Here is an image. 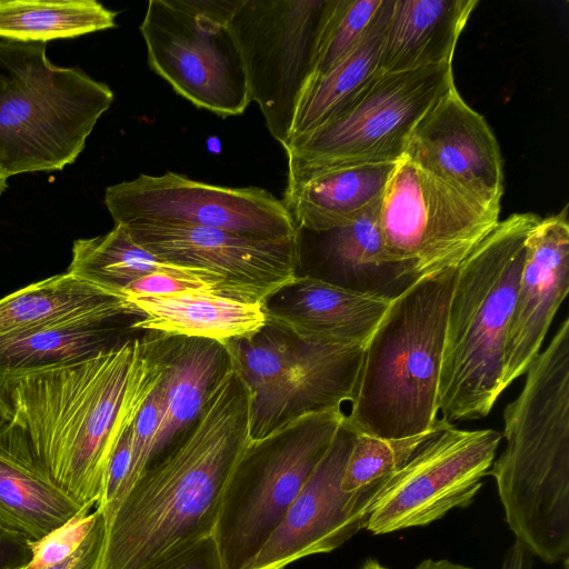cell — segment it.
I'll return each mask as SVG.
<instances>
[{"mask_svg":"<svg viewBox=\"0 0 569 569\" xmlns=\"http://www.w3.org/2000/svg\"><path fill=\"white\" fill-rule=\"evenodd\" d=\"M171 339L130 336L86 360L0 380L10 420L82 507L98 503L121 437L162 381Z\"/></svg>","mask_w":569,"mask_h":569,"instance_id":"obj_1","label":"cell"},{"mask_svg":"<svg viewBox=\"0 0 569 569\" xmlns=\"http://www.w3.org/2000/svg\"><path fill=\"white\" fill-rule=\"evenodd\" d=\"M248 442V393L229 363L194 421L118 501L96 569H148L213 536L227 482Z\"/></svg>","mask_w":569,"mask_h":569,"instance_id":"obj_2","label":"cell"},{"mask_svg":"<svg viewBox=\"0 0 569 569\" xmlns=\"http://www.w3.org/2000/svg\"><path fill=\"white\" fill-rule=\"evenodd\" d=\"M526 373L505 408L506 447L488 473L516 540L555 563L569 555V318Z\"/></svg>","mask_w":569,"mask_h":569,"instance_id":"obj_3","label":"cell"},{"mask_svg":"<svg viewBox=\"0 0 569 569\" xmlns=\"http://www.w3.org/2000/svg\"><path fill=\"white\" fill-rule=\"evenodd\" d=\"M540 219L528 212L499 221L457 267L438 390V410L450 423L485 418L502 392L526 243Z\"/></svg>","mask_w":569,"mask_h":569,"instance_id":"obj_4","label":"cell"},{"mask_svg":"<svg viewBox=\"0 0 569 569\" xmlns=\"http://www.w3.org/2000/svg\"><path fill=\"white\" fill-rule=\"evenodd\" d=\"M457 268L422 277L392 300L365 346L348 421L380 438H405L438 420V390Z\"/></svg>","mask_w":569,"mask_h":569,"instance_id":"obj_5","label":"cell"},{"mask_svg":"<svg viewBox=\"0 0 569 569\" xmlns=\"http://www.w3.org/2000/svg\"><path fill=\"white\" fill-rule=\"evenodd\" d=\"M0 171L62 170L82 152L113 92L78 68L54 66L40 42L0 41Z\"/></svg>","mask_w":569,"mask_h":569,"instance_id":"obj_6","label":"cell"},{"mask_svg":"<svg viewBox=\"0 0 569 569\" xmlns=\"http://www.w3.org/2000/svg\"><path fill=\"white\" fill-rule=\"evenodd\" d=\"M342 410L299 418L248 442L227 482L213 531L224 569H246L327 453Z\"/></svg>","mask_w":569,"mask_h":569,"instance_id":"obj_7","label":"cell"},{"mask_svg":"<svg viewBox=\"0 0 569 569\" xmlns=\"http://www.w3.org/2000/svg\"><path fill=\"white\" fill-rule=\"evenodd\" d=\"M237 0H150L140 24L150 68L194 104L220 117L251 102L229 30Z\"/></svg>","mask_w":569,"mask_h":569,"instance_id":"obj_8","label":"cell"},{"mask_svg":"<svg viewBox=\"0 0 569 569\" xmlns=\"http://www.w3.org/2000/svg\"><path fill=\"white\" fill-rule=\"evenodd\" d=\"M453 87L452 63L380 72L329 121L284 147L287 172L399 161L416 124Z\"/></svg>","mask_w":569,"mask_h":569,"instance_id":"obj_9","label":"cell"},{"mask_svg":"<svg viewBox=\"0 0 569 569\" xmlns=\"http://www.w3.org/2000/svg\"><path fill=\"white\" fill-rule=\"evenodd\" d=\"M499 213L402 157L380 200L378 221L391 254L422 278L457 268L497 227Z\"/></svg>","mask_w":569,"mask_h":569,"instance_id":"obj_10","label":"cell"},{"mask_svg":"<svg viewBox=\"0 0 569 569\" xmlns=\"http://www.w3.org/2000/svg\"><path fill=\"white\" fill-rule=\"evenodd\" d=\"M327 0H237L228 27L239 48L250 100L283 147L312 76Z\"/></svg>","mask_w":569,"mask_h":569,"instance_id":"obj_11","label":"cell"},{"mask_svg":"<svg viewBox=\"0 0 569 569\" xmlns=\"http://www.w3.org/2000/svg\"><path fill=\"white\" fill-rule=\"evenodd\" d=\"M104 204L114 224L173 223L261 239L295 237L282 200L259 187H223L166 172L109 186Z\"/></svg>","mask_w":569,"mask_h":569,"instance_id":"obj_12","label":"cell"},{"mask_svg":"<svg viewBox=\"0 0 569 569\" xmlns=\"http://www.w3.org/2000/svg\"><path fill=\"white\" fill-rule=\"evenodd\" d=\"M502 435L448 423L385 482L366 529L385 535L420 527L468 506L495 461Z\"/></svg>","mask_w":569,"mask_h":569,"instance_id":"obj_13","label":"cell"},{"mask_svg":"<svg viewBox=\"0 0 569 569\" xmlns=\"http://www.w3.org/2000/svg\"><path fill=\"white\" fill-rule=\"evenodd\" d=\"M122 227L159 260L220 278L228 298L264 303L300 274L297 234L261 239L189 224L140 222Z\"/></svg>","mask_w":569,"mask_h":569,"instance_id":"obj_14","label":"cell"},{"mask_svg":"<svg viewBox=\"0 0 569 569\" xmlns=\"http://www.w3.org/2000/svg\"><path fill=\"white\" fill-rule=\"evenodd\" d=\"M357 433L346 415L327 453L246 569H283L303 557L330 552L366 528L389 478L356 491L342 489Z\"/></svg>","mask_w":569,"mask_h":569,"instance_id":"obj_15","label":"cell"},{"mask_svg":"<svg viewBox=\"0 0 569 569\" xmlns=\"http://www.w3.org/2000/svg\"><path fill=\"white\" fill-rule=\"evenodd\" d=\"M479 204L500 211L502 157L485 120L456 87L419 120L402 156Z\"/></svg>","mask_w":569,"mask_h":569,"instance_id":"obj_16","label":"cell"},{"mask_svg":"<svg viewBox=\"0 0 569 569\" xmlns=\"http://www.w3.org/2000/svg\"><path fill=\"white\" fill-rule=\"evenodd\" d=\"M569 289L568 208L540 219L526 243V258L509 322L502 391L539 355L550 323Z\"/></svg>","mask_w":569,"mask_h":569,"instance_id":"obj_17","label":"cell"},{"mask_svg":"<svg viewBox=\"0 0 569 569\" xmlns=\"http://www.w3.org/2000/svg\"><path fill=\"white\" fill-rule=\"evenodd\" d=\"M379 204L347 226L297 229L300 271L305 270L300 274L388 301L418 281L416 269L388 250L378 221Z\"/></svg>","mask_w":569,"mask_h":569,"instance_id":"obj_18","label":"cell"},{"mask_svg":"<svg viewBox=\"0 0 569 569\" xmlns=\"http://www.w3.org/2000/svg\"><path fill=\"white\" fill-rule=\"evenodd\" d=\"M391 301L299 274L267 299V322L299 340L365 347Z\"/></svg>","mask_w":569,"mask_h":569,"instance_id":"obj_19","label":"cell"},{"mask_svg":"<svg viewBox=\"0 0 569 569\" xmlns=\"http://www.w3.org/2000/svg\"><path fill=\"white\" fill-rule=\"evenodd\" d=\"M397 162L287 172L282 202L297 229L323 231L350 224L379 204Z\"/></svg>","mask_w":569,"mask_h":569,"instance_id":"obj_20","label":"cell"},{"mask_svg":"<svg viewBox=\"0 0 569 569\" xmlns=\"http://www.w3.org/2000/svg\"><path fill=\"white\" fill-rule=\"evenodd\" d=\"M83 508L52 480L9 418L0 427V523L34 541Z\"/></svg>","mask_w":569,"mask_h":569,"instance_id":"obj_21","label":"cell"},{"mask_svg":"<svg viewBox=\"0 0 569 569\" xmlns=\"http://www.w3.org/2000/svg\"><path fill=\"white\" fill-rule=\"evenodd\" d=\"M477 6L478 0H392L379 71L452 63L457 41Z\"/></svg>","mask_w":569,"mask_h":569,"instance_id":"obj_22","label":"cell"},{"mask_svg":"<svg viewBox=\"0 0 569 569\" xmlns=\"http://www.w3.org/2000/svg\"><path fill=\"white\" fill-rule=\"evenodd\" d=\"M138 316L131 330L166 336L201 338L226 343L263 328V303L246 302L221 295L192 292L172 296L126 298Z\"/></svg>","mask_w":569,"mask_h":569,"instance_id":"obj_23","label":"cell"},{"mask_svg":"<svg viewBox=\"0 0 569 569\" xmlns=\"http://www.w3.org/2000/svg\"><path fill=\"white\" fill-rule=\"evenodd\" d=\"M293 351L270 433L299 418L341 410L343 402H351L365 347L319 345L293 337Z\"/></svg>","mask_w":569,"mask_h":569,"instance_id":"obj_24","label":"cell"},{"mask_svg":"<svg viewBox=\"0 0 569 569\" xmlns=\"http://www.w3.org/2000/svg\"><path fill=\"white\" fill-rule=\"evenodd\" d=\"M132 316H91L0 338V380L91 358L130 337Z\"/></svg>","mask_w":569,"mask_h":569,"instance_id":"obj_25","label":"cell"},{"mask_svg":"<svg viewBox=\"0 0 569 569\" xmlns=\"http://www.w3.org/2000/svg\"><path fill=\"white\" fill-rule=\"evenodd\" d=\"M229 363L226 347L218 341L172 336L166 372L159 385L163 415L148 465L194 421L211 387Z\"/></svg>","mask_w":569,"mask_h":569,"instance_id":"obj_26","label":"cell"},{"mask_svg":"<svg viewBox=\"0 0 569 569\" xmlns=\"http://www.w3.org/2000/svg\"><path fill=\"white\" fill-rule=\"evenodd\" d=\"M91 316L137 317L138 313L124 299L66 272L0 299V338Z\"/></svg>","mask_w":569,"mask_h":569,"instance_id":"obj_27","label":"cell"},{"mask_svg":"<svg viewBox=\"0 0 569 569\" xmlns=\"http://www.w3.org/2000/svg\"><path fill=\"white\" fill-rule=\"evenodd\" d=\"M392 0L383 1L370 29L348 56L306 83L283 148L329 121L380 73V48Z\"/></svg>","mask_w":569,"mask_h":569,"instance_id":"obj_28","label":"cell"},{"mask_svg":"<svg viewBox=\"0 0 569 569\" xmlns=\"http://www.w3.org/2000/svg\"><path fill=\"white\" fill-rule=\"evenodd\" d=\"M67 272L121 299L130 283L152 272L203 280L217 286L221 295L227 297L220 278L202 269L159 260L137 244L119 224L104 234L76 240Z\"/></svg>","mask_w":569,"mask_h":569,"instance_id":"obj_29","label":"cell"},{"mask_svg":"<svg viewBox=\"0 0 569 569\" xmlns=\"http://www.w3.org/2000/svg\"><path fill=\"white\" fill-rule=\"evenodd\" d=\"M230 365L248 393V438L267 437L289 370L293 363V337L267 322L256 333L223 343Z\"/></svg>","mask_w":569,"mask_h":569,"instance_id":"obj_30","label":"cell"},{"mask_svg":"<svg viewBox=\"0 0 569 569\" xmlns=\"http://www.w3.org/2000/svg\"><path fill=\"white\" fill-rule=\"evenodd\" d=\"M116 17L94 0H0V38L46 43L114 28Z\"/></svg>","mask_w":569,"mask_h":569,"instance_id":"obj_31","label":"cell"},{"mask_svg":"<svg viewBox=\"0 0 569 569\" xmlns=\"http://www.w3.org/2000/svg\"><path fill=\"white\" fill-rule=\"evenodd\" d=\"M448 423L450 422L438 418L431 429L397 439L380 438L357 430L358 433L345 468L342 489L356 491L388 479Z\"/></svg>","mask_w":569,"mask_h":569,"instance_id":"obj_32","label":"cell"},{"mask_svg":"<svg viewBox=\"0 0 569 569\" xmlns=\"http://www.w3.org/2000/svg\"><path fill=\"white\" fill-rule=\"evenodd\" d=\"M383 1L327 0L310 79L325 74L358 46L380 12Z\"/></svg>","mask_w":569,"mask_h":569,"instance_id":"obj_33","label":"cell"},{"mask_svg":"<svg viewBox=\"0 0 569 569\" xmlns=\"http://www.w3.org/2000/svg\"><path fill=\"white\" fill-rule=\"evenodd\" d=\"M81 511L39 540L31 541V559L20 569H43L57 565L79 549L94 527L100 510Z\"/></svg>","mask_w":569,"mask_h":569,"instance_id":"obj_34","label":"cell"},{"mask_svg":"<svg viewBox=\"0 0 569 569\" xmlns=\"http://www.w3.org/2000/svg\"><path fill=\"white\" fill-rule=\"evenodd\" d=\"M162 415V397L158 386L140 410L133 423L131 467L120 498L146 469L156 435L161 423Z\"/></svg>","mask_w":569,"mask_h":569,"instance_id":"obj_35","label":"cell"},{"mask_svg":"<svg viewBox=\"0 0 569 569\" xmlns=\"http://www.w3.org/2000/svg\"><path fill=\"white\" fill-rule=\"evenodd\" d=\"M192 292L221 295L217 286L203 280L183 278L167 272H152L130 283L123 291V299L126 300L129 297L172 296Z\"/></svg>","mask_w":569,"mask_h":569,"instance_id":"obj_36","label":"cell"},{"mask_svg":"<svg viewBox=\"0 0 569 569\" xmlns=\"http://www.w3.org/2000/svg\"><path fill=\"white\" fill-rule=\"evenodd\" d=\"M148 569H224V566L213 536H209Z\"/></svg>","mask_w":569,"mask_h":569,"instance_id":"obj_37","label":"cell"},{"mask_svg":"<svg viewBox=\"0 0 569 569\" xmlns=\"http://www.w3.org/2000/svg\"><path fill=\"white\" fill-rule=\"evenodd\" d=\"M104 537L106 518L100 511L94 527L79 549L63 561L43 569H96L102 552Z\"/></svg>","mask_w":569,"mask_h":569,"instance_id":"obj_38","label":"cell"},{"mask_svg":"<svg viewBox=\"0 0 569 569\" xmlns=\"http://www.w3.org/2000/svg\"><path fill=\"white\" fill-rule=\"evenodd\" d=\"M31 539L0 523V569H19L31 559Z\"/></svg>","mask_w":569,"mask_h":569,"instance_id":"obj_39","label":"cell"},{"mask_svg":"<svg viewBox=\"0 0 569 569\" xmlns=\"http://www.w3.org/2000/svg\"><path fill=\"white\" fill-rule=\"evenodd\" d=\"M527 552L525 547L516 540L507 551L501 569H529Z\"/></svg>","mask_w":569,"mask_h":569,"instance_id":"obj_40","label":"cell"},{"mask_svg":"<svg viewBox=\"0 0 569 569\" xmlns=\"http://www.w3.org/2000/svg\"><path fill=\"white\" fill-rule=\"evenodd\" d=\"M416 569H473L470 567L452 563L448 560H423Z\"/></svg>","mask_w":569,"mask_h":569,"instance_id":"obj_41","label":"cell"},{"mask_svg":"<svg viewBox=\"0 0 569 569\" xmlns=\"http://www.w3.org/2000/svg\"><path fill=\"white\" fill-rule=\"evenodd\" d=\"M362 569H387V568L383 567L382 565H380L378 561L370 559V560L366 561Z\"/></svg>","mask_w":569,"mask_h":569,"instance_id":"obj_42","label":"cell"},{"mask_svg":"<svg viewBox=\"0 0 569 569\" xmlns=\"http://www.w3.org/2000/svg\"><path fill=\"white\" fill-rule=\"evenodd\" d=\"M0 416L4 418H10V411L4 400L0 396Z\"/></svg>","mask_w":569,"mask_h":569,"instance_id":"obj_43","label":"cell"},{"mask_svg":"<svg viewBox=\"0 0 569 569\" xmlns=\"http://www.w3.org/2000/svg\"><path fill=\"white\" fill-rule=\"evenodd\" d=\"M8 178L0 171V194L7 189Z\"/></svg>","mask_w":569,"mask_h":569,"instance_id":"obj_44","label":"cell"},{"mask_svg":"<svg viewBox=\"0 0 569 569\" xmlns=\"http://www.w3.org/2000/svg\"><path fill=\"white\" fill-rule=\"evenodd\" d=\"M9 418H4L0 416V427L8 420Z\"/></svg>","mask_w":569,"mask_h":569,"instance_id":"obj_45","label":"cell"},{"mask_svg":"<svg viewBox=\"0 0 569 569\" xmlns=\"http://www.w3.org/2000/svg\"><path fill=\"white\" fill-rule=\"evenodd\" d=\"M3 82H4V78H3V74L0 71V87L3 84Z\"/></svg>","mask_w":569,"mask_h":569,"instance_id":"obj_46","label":"cell"}]
</instances>
